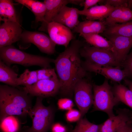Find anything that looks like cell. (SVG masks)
Instances as JSON below:
<instances>
[{"label":"cell","instance_id":"obj_5","mask_svg":"<svg viewBox=\"0 0 132 132\" xmlns=\"http://www.w3.org/2000/svg\"><path fill=\"white\" fill-rule=\"evenodd\" d=\"M79 53L85 59L82 62L83 63L103 66H122L113 53L106 49L84 44L80 49Z\"/></svg>","mask_w":132,"mask_h":132},{"label":"cell","instance_id":"obj_38","mask_svg":"<svg viewBox=\"0 0 132 132\" xmlns=\"http://www.w3.org/2000/svg\"><path fill=\"white\" fill-rule=\"evenodd\" d=\"M128 7L130 8L132 7V0H128Z\"/></svg>","mask_w":132,"mask_h":132},{"label":"cell","instance_id":"obj_34","mask_svg":"<svg viewBox=\"0 0 132 132\" xmlns=\"http://www.w3.org/2000/svg\"><path fill=\"white\" fill-rule=\"evenodd\" d=\"M104 0H85L83 3L84 8L83 10H87L89 8L96 5L99 3L104 2Z\"/></svg>","mask_w":132,"mask_h":132},{"label":"cell","instance_id":"obj_26","mask_svg":"<svg viewBox=\"0 0 132 132\" xmlns=\"http://www.w3.org/2000/svg\"><path fill=\"white\" fill-rule=\"evenodd\" d=\"M101 125L92 123L85 118L81 119L71 132H100Z\"/></svg>","mask_w":132,"mask_h":132},{"label":"cell","instance_id":"obj_4","mask_svg":"<svg viewBox=\"0 0 132 132\" xmlns=\"http://www.w3.org/2000/svg\"><path fill=\"white\" fill-rule=\"evenodd\" d=\"M93 90L94 110L105 112L109 117L114 115L113 108L119 102L114 96L108 79L105 78L100 85H93Z\"/></svg>","mask_w":132,"mask_h":132},{"label":"cell","instance_id":"obj_24","mask_svg":"<svg viewBox=\"0 0 132 132\" xmlns=\"http://www.w3.org/2000/svg\"><path fill=\"white\" fill-rule=\"evenodd\" d=\"M112 90L119 102L123 103L132 109V92L128 88L120 83L115 85Z\"/></svg>","mask_w":132,"mask_h":132},{"label":"cell","instance_id":"obj_17","mask_svg":"<svg viewBox=\"0 0 132 132\" xmlns=\"http://www.w3.org/2000/svg\"><path fill=\"white\" fill-rule=\"evenodd\" d=\"M115 8L107 4L94 6L88 9L79 11V15L86 17L87 20L102 21L104 20Z\"/></svg>","mask_w":132,"mask_h":132},{"label":"cell","instance_id":"obj_29","mask_svg":"<svg viewBox=\"0 0 132 132\" xmlns=\"http://www.w3.org/2000/svg\"><path fill=\"white\" fill-rule=\"evenodd\" d=\"M36 71L38 81L58 78L54 68H43Z\"/></svg>","mask_w":132,"mask_h":132},{"label":"cell","instance_id":"obj_6","mask_svg":"<svg viewBox=\"0 0 132 132\" xmlns=\"http://www.w3.org/2000/svg\"><path fill=\"white\" fill-rule=\"evenodd\" d=\"M43 98L37 97L35 105L28 114L32 120L29 132H46L52 122L53 111L50 107L43 105Z\"/></svg>","mask_w":132,"mask_h":132},{"label":"cell","instance_id":"obj_25","mask_svg":"<svg viewBox=\"0 0 132 132\" xmlns=\"http://www.w3.org/2000/svg\"><path fill=\"white\" fill-rule=\"evenodd\" d=\"M17 74L9 66L0 60V81L13 87L18 86L16 83Z\"/></svg>","mask_w":132,"mask_h":132},{"label":"cell","instance_id":"obj_3","mask_svg":"<svg viewBox=\"0 0 132 132\" xmlns=\"http://www.w3.org/2000/svg\"><path fill=\"white\" fill-rule=\"evenodd\" d=\"M0 60L10 66L19 64L24 66H38L43 68H50L54 59L27 53L11 45L0 48Z\"/></svg>","mask_w":132,"mask_h":132},{"label":"cell","instance_id":"obj_16","mask_svg":"<svg viewBox=\"0 0 132 132\" xmlns=\"http://www.w3.org/2000/svg\"><path fill=\"white\" fill-rule=\"evenodd\" d=\"M79 11L77 8L65 6L53 22L59 23L70 29L73 30L80 22L78 19Z\"/></svg>","mask_w":132,"mask_h":132},{"label":"cell","instance_id":"obj_28","mask_svg":"<svg viewBox=\"0 0 132 132\" xmlns=\"http://www.w3.org/2000/svg\"><path fill=\"white\" fill-rule=\"evenodd\" d=\"M0 121V128L3 132H17L19 129V121L13 115L8 116Z\"/></svg>","mask_w":132,"mask_h":132},{"label":"cell","instance_id":"obj_10","mask_svg":"<svg viewBox=\"0 0 132 132\" xmlns=\"http://www.w3.org/2000/svg\"><path fill=\"white\" fill-rule=\"evenodd\" d=\"M47 31L52 41L56 45L67 48L69 43L75 39L71 29L59 23L52 22L48 26Z\"/></svg>","mask_w":132,"mask_h":132},{"label":"cell","instance_id":"obj_18","mask_svg":"<svg viewBox=\"0 0 132 132\" xmlns=\"http://www.w3.org/2000/svg\"><path fill=\"white\" fill-rule=\"evenodd\" d=\"M107 26L104 20L102 21L86 20L80 22L73 30V31L83 34L103 33Z\"/></svg>","mask_w":132,"mask_h":132},{"label":"cell","instance_id":"obj_39","mask_svg":"<svg viewBox=\"0 0 132 132\" xmlns=\"http://www.w3.org/2000/svg\"></svg>","mask_w":132,"mask_h":132},{"label":"cell","instance_id":"obj_12","mask_svg":"<svg viewBox=\"0 0 132 132\" xmlns=\"http://www.w3.org/2000/svg\"><path fill=\"white\" fill-rule=\"evenodd\" d=\"M46 11L44 20L42 22L39 31H47L48 24L53 20L59 12L61 9L68 4L79 5V0H45L44 1Z\"/></svg>","mask_w":132,"mask_h":132},{"label":"cell","instance_id":"obj_31","mask_svg":"<svg viewBox=\"0 0 132 132\" xmlns=\"http://www.w3.org/2000/svg\"><path fill=\"white\" fill-rule=\"evenodd\" d=\"M81 116L80 111L72 109L68 110L66 114V120L71 122L79 121Z\"/></svg>","mask_w":132,"mask_h":132},{"label":"cell","instance_id":"obj_33","mask_svg":"<svg viewBox=\"0 0 132 132\" xmlns=\"http://www.w3.org/2000/svg\"><path fill=\"white\" fill-rule=\"evenodd\" d=\"M104 2L107 4L117 8L121 7H128L127 0H105Z\"/></svg>","mask_w":132,"mask_h":132},{"label":"cell","instance_id":"obj_7","mask_svg":"<svg viewBox=\"0 0 132 132\" xmlns=\"http://www.w3.org/2000/svg\"><path fill=\"white\" fill-rule=\"evenodd\" d=\"M93 85L85 78L78 81L74 89L75 100L82 116L88 112L93 104Z\"/></svg>","mask_w":132,"mask_h":132},{"label":"cell","instance_id":"obj_8","mask_svg":"<svg viewBox=\"0 0 132 132\" xmlns=\"http://www.w3.org/2000/svg\"><path fill=\"white\" fill-rule=\"evenodd\" d=\"M60 87L57 78L38 80L32 85L24 87L23 89L31 96L43 98L54 96L60 90Z\"/></svg>","mask_w":132,"mask_h":132},{"label":"cell","instance_id":"obj_27","mask_svg":"<svg viewBox=\"0 0 132 132\" xmlns=\"http://www.w3.org/2000/svg\"><path fill=\"white\" fill-rule=\"evenodd\" d=\"M37 81L36 71H30L26 69L18 77L16 83L17 86L22 85L25 87L32 85Z\"/></svg>","mask_w":132,"mask_h":132},{"label":"cell","instance_id":"obj_36","mask_svg":"<svg viewBox=\"0 0 132 132\" xmlns=\"http://www.w3.org/2000/svg\"><path fill=\"white\" fill-rule=\"evenodd\" d=\"M53 132H66V129L63 126L59 123L54 124L52 128Z\"/></svg>","mask_w":132,"mask_h":132},{"label":"cell","instance_id":"obj_13","mask_svg":"<svg viewBox=\"0 0 132 132\" xmlns=\"http://www.w3.org/2000/svg\"><path fill=\"white\" fill-rule=\"evenodd\" d=\"M22 32L20 23L4 22L0 27V48L11 45L20 40Z\"/></svg>","mask_w":132,"mask_h":132},{"label":"cell","instance_id":"obj_11","mask_svg":"<svg viewBox=\"0 0 132 132\" xmlns=\"http://www.w3.org/2000/svg\"><path fill=\"white\" fill-rule=\"evenodd\" d=\"M83 66L87 72L100 74L105 78L110 79L120 84L121 82L128 77L126 70L121 69V67L103 66L93 65L82 63Z\"/></svg>","mask_w":132,"mask_h":132},{"label":"cell","instance_id":"obj_2","mask_svg":"<svg viewBox=\"0 0 132 132\" xmlns=\"http://www.w3.org/2000/svg\"><path fill=\"white\" fill-rule=\"evenodd\" d=\"M30 101L28 94L23 90L8 85H0V121L9 115L28 114L32 109Z\"/></svg>","mask_w":132,"mask_h":132},{"label":"cell","instance_id":"obj_37","mask_svg":"<svg viewBox=\"0 0 132 132\" xmlns=\"http://www.w3.org/2000/svg\"><path fill=\"white\" fill-rule=\"evenodd\" d=\"M124 80L125 84L132 92V80L126 78Z\"/></svg>","mask_w":132,"mask_h":132},{"label":"cell","instance_id":"obj_35","mask_svg":"<svg viewBox=\"0 0 132 132\" xmlns=\"http://www.w3.org/2000/svg\"><path fill=\"white\" fill-rule=\"evenodd\" d=\"M116 132H132V121L127 122L120 127Z\"/></svg>","mask_w":132,"mask_h":132},{"label":"cell","instance_id":"obj_32","mask_svg":"<svg viewBox=\"0 0 132 132\" xmlns=\"http://www.w3.org/2000/svg\"><path fill=\"white\" fill-rule=\"evenodd\" d=\"M57 105L60 109L68 110L72 109L73 106L72 100L67 98L59 99L58 101Z\"/></svg>","mask_w":132,"mask_h":132},{"label":"cell","instance_id":"obj_23","mask_svg":"<svg viewBox=\"0 0 132 132\" xmlns=\"http://www.w3.org/2000/svg\"><path fill=\"white\" fill-rule=\"evenodd\" d=\"M105 35H116L132 38V21L107 26Z\"/></svg>","mask_w":132,"mask_h":132},{"label":"cell","instance_id":"obj_21","mask_svg":"<svg viewBox=\"0 0 132 132\" xmlns=\"http://www.w3.org/2000/svg\"><path fill=\"white\" fill-rule=\"evenodd\" d=\"M0 19L4 22H9L20 23L12 0H0Z\"/></svg>","mask_w":132,"mask_h":132},{"label":"cell","instance_id":"obj_19","mask_svg":"<svg viewBox=\"0 0 132 132\" xmlns=\"http://www.w3.org/2000/svg\"><path fill=\"white\" fill-rule=\"evenodd\" d=\"M104 21L107 27L132 21V11L128 7L115 8Z\"/></svg>","mask_w":132,"mask_h":132},{"label":"cell","instance_id":"obj_14","mask_svg":"<svg viewBox=\"0 0 132 132\" xmlns=\"http://www.w3.org/2000/svg\"><path fill=\"white\" fill-rule=\"evenodd\" d=\"M117 115L109 118L101 124L100 132H116L127 122L132 121V112L126 109H119Z\"/></svg>","mask_w":132,"mask_h":132},{"label":"cell","instance_id":"obj_9","mask_svg":"<svg viewBox=\"0 0 132 132\" xmlns=\"http://www.w3.org/2000/svg\"><path fill=\"white\" fill-rule=\"evenodd\" d=\"M20 40L26 43H32L42 52L48 55L55 51L56 44L49 36L41 32L25 31L22 32Z\"/></svg>","mask_w":132,"mask_h":132},{"label":"cell","instance_id":"obj_1","mask_svg":"<svg viewBox=\"0 0 132 132\" xmlns=\"http://www.w3.org/2000/svg\"><path fill=\"white\" fill-rule=\"evenodd\" d=\"M83 42L74 39L70 46L54 59L55 69L60 84V91L63 95L71 96L77 83L87 75L79 53Z\"/></svg>","mask_w":132,"mask_h":132},{"label":"cell","instance_id":"obj_20","mask_svg":"<svg viewBox=\"0 0 132 132\" xmlns=\"http://www.w3.org/2000/svg\"><path fill=\"white\" fill-rule=\"evenodd\" d=\"M15 1L29 9L34 14L37 22L44 20L46 6L44 2L33 0H16Z\"/></svg>","mask_w":132,"mask_h":132},{"label":"cell","instance_id":"obj_15","mask_svg":"<svg viewBox=\"0 0 132 132\" xmlns=\"http://www.w3.org/2000/svg\"><path fill=\"white\" fill-rule=\"evenodd\" d=\"M105 36L112 44L116 60L122 66V63L132 47V38L116 35Z\"/></svg>","mask_w":132,"mask_h":132},{"label":"cell","instance_id":"obj_22","mask_svg":"<svg viewBox=\"0 0 132 132\" xmlns=\"http://www.w3.org/2000/svg\"><path fill=\"white\" fill-rule=\"evenodd\" d=\"M79 35L83 38L88 44L90 45L106 49L114 54V49L111 43L108 40L99 34H83Z\"/></svg>","mask_w":132,"mask_h":132},{"label":"cell","instance_id":"obj_30","mask_svg":"<svg viewBox=\"0 0 132 132\" xmlns=\"http://www.w3.org/2000/svg\"><path fill=\"white\" fill-rule=\"evenodd\" d=\"M122 66L127 72L128 77L132 79V50L127 55L122 64Z\"/></svg>","mask_w":132,"mask_h":132}]
</instances>
